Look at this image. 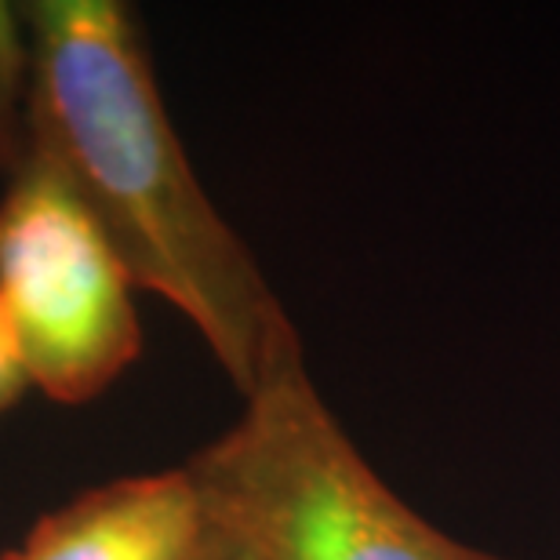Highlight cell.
<instances>
[{"label": "cell", "mask_w": 560, "mask_h": 560, "mask_svg": "<svg viewBox=\"0 0 560 560\" xmlns=\"http://www.w3.org/2000/svg\"><path fill=\"white\" fill-rule=\"evenodd\" d=\"M183 469L208 535L241 560H502L433 528L368 466L302 350Z\"/></svg>", "instance_id": "cell-2"}, {"label": "cell", "mask_w": 560, "mask_h": 560, "mask_svg": "<svg viewBox=\"0 0 560 560\" xmlns=\"http://www.w3.org/2000/svg\"><path fill=\"white\" fill-rule=\"evenodd\" d=\"M194 560H241V557L226 550V546H222L215 535H208V528H205V542H200V553Z\"/></svg>", "instance_id": "cell-6"}, {"label": "cell", "mask_w": 560, "mask_h": 560, "mask_svg": "<svg viewBox=\"0 0 560 560\" xmlns=\"http://www.w3.org/2000/svg\"><path fill=\"white\" fill-rule=\"evenodd\" d=\"M131 277L70 183L26 150L0 200V310L44 397L88 405L142 350Z\"/></svg>", "instance_id": "cell-3"}, {"label": "cell", "mask_w": 560, "mask_h": 560, "mask_svg": "<svg viewBox=\"0 0 560 560\" xmlns=\"http://www.w3.org/2000/svg\"><path fill=\"white\" fill-rule=\"evenodd\" d=\"M26 386H30V375H26V368H22L15 339H11L4 310H0V411H8L15 405V400L26 394Z\"/></svg>", "instance_id": "cell-5"}, {"label": "cell", "mask_w": 560, "mask_h": 560, "mask_svg": "<svg viewBox=\"0 0 560 560\" xmlns=\"http://www.w3.org/2000/svg\"><path fill=\"white\" fill-rule=\"evenodd\" d=\"M26 22V150L59 172L131 284L183 313L248 397L295 324L197 183L164 114L136 15L114 0H37Z\"/></svg>", "instance_id": "cell-1"}, {"label": "cell", "mask_w": 560, "mask_h": 560, "mask_svg": "<svg viewBox=\"0 0 560 560\" xmlns=\"http://www.w3.org/2000/svg\"><path fill=\"white\" fill-rule=\"evenodd\" d=\"M205 542L186 469L109 480L37 521L0 560H194Z\"/></svg>", "instance_id": "cell-4"}]
</instances>
